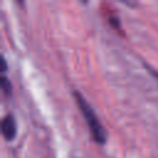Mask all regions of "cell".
Wrapping results in <instances>:
<instances>
[{
    "instance_id": "obj_1",
    "label": "cell",
    "mask_w": 158,
    "mask_h": 158,
    "mask_svg": "<svg viewBox=\"0 0 158 158\" xmlns=\"http://www.w3.org/2000/svg\"><path fill=\"white\" fill-rule=\"evenodd\" d=\"M73 94H74L75 101H77V104H78V106H79V109H80V111H81V114H83V116H84V118L86 121V123H88V127L90 130V133H91L94 141L100 143V144L105 143L107 135H106V131L104 130L102 125L100 123L95 111L93 110V107L89 105V102L84 99V96L79 91H74Z\"/></svg>"
},
{
    "instance_id": "obj_2",
    "label": "cell",
    "mask_w": 158,
    "mask_h": 158,
    "mask_svg": "<svg viewBox=\"0 0 158 158\" xmlns=\"http://www.w3.org/2000/svg\"><path fill=\"white\" fill-rule=\"evenodd\" d=\"M1 131H2V136L7 139L11 141L15 138L16 132H17V126H16V121L15 117L11 114H7L1 122Z\"/></svg>"
},
{
    "instance_id": "obj_3",
    "label": "cell",
    "mask_w": 158,
    "mask_h": 158,
    "mask_svg": "<svg viewBox=\"0 0 158 158\" xmlns=\"http://www.w3.org/2000/svg\"><path fill=\"white\" fill-rule=\"evenodd\" d=\"M1 89L5 93V95H10L11 94V83L7 80L6 77H1Z\"/></svg>"
},
{
    "instance_id": "obj_4",
    "label": "cell",
    "mask_w": 158,
    "mask_h": 158,
    "mask_svg": "<svg viewBox=\"0 0 158 158\" xmlns=\"http://www.w3.org/2000/svg\"><path fill=\"white\" fill-rule=\"evenodd\" d=\"M144 65H146L147 70H148V72H149V73H151V74H152V75H153V77H154L157 80H158V72H157L156 69H153V68H152L151 65H148V64H144Z\"/></svg>"
},
{
    "instance_id": "obj_5",
    "label": "cell",
    "mask_w": 158,
    "mask_h": 158,
    "mask_svg": "<svg viewBox=\"0 0 158 158\" xmlns=\"http://www.w3.org/2000/svg\"><path fill=\"white\" fill-rule=\"evenodd\" d=\"M1 64H2V67H1V70H2V72H5L7 67H6V60H5V58H4V57H1Z\"/></svg>"
}]
</instances>
